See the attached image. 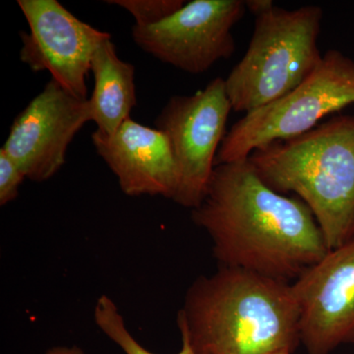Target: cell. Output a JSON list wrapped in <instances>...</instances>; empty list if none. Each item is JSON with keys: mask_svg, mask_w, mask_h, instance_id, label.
<instances>
[{"mask_svg": "<svg viewBox=\"0 0 354 354\" xmlns=\"http://www.w3.org/2000/svg\"><path fill=\"white\" fill-rule=\"evenodd\" d=\"M307 354L354 344V237L330 249L291 283Z\"/></svg>", "mask_w": 354, "mask_h": 354, "instance_id": "cell-9", "label": "cell"}, {"mask_svg": "<svg viewBox=\"0 0 354 354\" xmlns=\"http://www.w3.org/2000/svg\"><path fill=\"white\" fill-rule=\"evenodd\" d=\"M320 6H274L255 17L245 55L225 79L232 111L251 113L297 88L322 60L318 38Z\"/></svg>", "mask_w": 354, "mask_h": 354, "instance_id": "cell-4", "label": "cell"}, {"mask_svg": "<svg viewBox=\"0 0 354 354\" xmlns=\"http://www.w3.org/2000/svg\"><path fill=\"white\" fill-rule=\"evenodd\" d=\"M44 354H85V351L78 346H60L48 349Z\"/></svg>", "mask_w": 354, "mask_h": 354, "instance_id": "cell-17", "label": "cell"}, {"mask_svg": "<svg viewBox=\"0 0 354 354\" xmlns=\"http://www.w3.org/2000/svg\"><path fill=\"white\" fill-rule=\"evenodd\" d=\"M92 141L97 155L118 177L125 195L174 199L178 186V167L164 132L130 118L111 136L95 130Z\"/></svg>", "mask_w": 354, "mask_h": 354, "instance_id": "cell-11", "label": "cell"}, {"mask_svg": "<svg viewBox=\"0 0 354 354\" xmlns=\"http://www.w3.org/2000/svg\"><path fill=\"white\" fill-rule=\"evenodd\" d=\"M30 32H21V62L35 72H50L69 94L88 100L87 76L100 44L111 34L95 29L57 0H18Z\"/></svg>", "mask_w": 354, "mask_h": 354, "instance_id": "cell-8", "label": "cell"}, {"mask_svg": "<svg viewBox=\"0 0 354 354\" xmlns=\"http://www.w3.org/2000/svg\"><path fill=\"white\" fill-rule=\"evenodd\" d=\"M108 4L120 6L135 19L137 27L158 24L186 3L184 0H109Z\"/></svg>", "mask_w": 354, "mask_h": 354, "instance_id": "cell-14", "label": "cell"}, {"mask_svg": "<svg viewBox=\"0 0 354 354\" xmlns=\"http://www.w3.org/2000/svg\"><path fill=\"white\" fill-rule=\"evenodd\" d=\"M354 104V62L339 50H328L320 64L297 88L255 109L227 132L216 165L248 160L251 153L276 142L304 135L326 116Z\"/></svg>", "mask_w": 354, "mask_h": 354, "instance_id": "cell-5", "label": "cell"}, {"mask_svg": "<svg viewBox=\"0 0 354 354\" xmlns=\"http://www.w3.org/2000/svg\"><path fill=\"white\" fill-rule=\"evenodd\" d=\"M242 0H193L150 27L133 26L142 50L191 74L204 73L234 55L232 30L245 14Z\"/></svg>", "mask_w": 354, "mask_h": 354, "instance_id": "cell-7", "label": "cell"}, {"mask_svg": "<svg viewBox=\"0 0 354 354\" xmlns=\"http://www.w3.org/2000/svg\"><path fill=\"white\" fill-rule=\"evenodd\" d=\"M248 160L270 188L308 206L329 250L353 239L354 114L258 149Z\"/></svg>", "mask_w": 354, "mask_h": 354, "instance_id": "cell-3", "label": "cell"}, {"mask_svg": "<svg viewBox=\"0 0 354 354\" xmlns=\"http://www.w3.org/2000/svg\"><path fill=\"white\" fill-rule=\"evenodd\" d=\"M176 322L200 354L293 353L301 344L291 283L236 268L193 281Z\"/></svg>", "mask_w": 354, "mask_h": 354, "instance_id": "cell-2", "label": "cell"}, {"mask_svg": "<svg viewBox=\"0 0 354 354\" xmlns=\"http://www.w3.org/2000/svg\"><path fill=\"white\" fill-rule=\"evenodd\" d=\"M94 320L97 327L125 354H156L144 348L133 337L118 305L108 295L97 298L94 308ZM181 342L180 351L177 354H200L183 335H181Z\"/></svg>", "mask_w": 354, "mask_h": 354, "instance_id": "cell-13", "label": "cell"}, {"mask_svg": "<svg viewBox=\"0 0 354 354\" xmlns=\"http://www.w3.org/2000/svg\"><path fill=\"white\" fill-rule=\"evenodd\" d=\"M191 218L211 239L218 267L291 283L329 251L308 206L270 188L248 160L215 167Z\"/></svg>", "mask_w": 354, "mask_h": 354, "instance_id": "cell-1", "label": "cell"}, {"mask_svg": "<svg viewBox=\"0 0 354 354\" xmlns=\"http://www.w3.org/2000/svg\"><path fill=\"white\" fill-rule=\"evenodd\" d=\"M90 121L88 99L74 97L51 79L18 114L2 149L26 178L44 183L62 169L70 143Z\"/></svg>", "mask_w": 354, "mask_h": 354, "instance_id": "cell-10", "label": "cell"}, {"mask_svg": "<svg viewBox=\"0 0 354 354\" xmlns=\"http://www.w3.org/2000/svg\"><path fill=\"white\" fill-rule=\"evenodd\" d=\"M91 71L95 79L94 92L88 99L92 121L97 131L111 136L131 118L136 106L135 67L118 57L111 38L95 50Z\"/></svg>", "mask_w": 354, "mask_h": 354, "instance_id": "cell-12", "label": "cell"}, {"mask_svg": "<svg viewBox=\"0 0 354 354\" xmlns=\"http://www.w3.org/2000/svg\"><path fill=\"white\" fill-rule=\"evenodd\" d=\"M245 6L255 17H258L271 11L274 4L271 0H248L245 1Z\"/></svg>", "mask_w": 354, "mask_h": 354, "instance_id": "cell-16", "label": "cell"}, {"mask_svg": "<svg viewBox=\"0 0 354 354\" xmlns=\"http://www.w3.org/2000/svg\"><path fill=\"white\" fill-rule=\"evenodd\" d=\"M26 176L15 162L0 149V205L6 206L19 195L21 184Z\"/></svg>", "mask_w": 354, "mask_h": 354, "instance_id": "cell-15", "label": "cell"}, {"mask_svg": "<svg viewBox=\"0 0 354 354\" xmlns=\"http://www.w3.org/2000/svg\"><path fill=\"white\" fill-rule=\"evenodd\" d=\"M269 354H292L290 353V351H276V353H269Z\"/></svg>", "mask_w": 354, "mask_h": 354, "instance_id": "cell-18", "label": "cell"}, {"mask_svg": "<svg viewBox=\"0 0 354 354\" xmlns=\"http://www.w3.org/2000/svg\"><path fill=\"white\" fill-rule=\"evenodd\" d=\"M232 111L225 79L218 77L194 95L171 97L156 120V128L171 142L178 167L172 201L184 208L196 209L206 196Z\"/></svg>", "mask_w": 354, "mask_h": 354, "instance_id": "cell-6", "label": "cell"}]
</instances>
